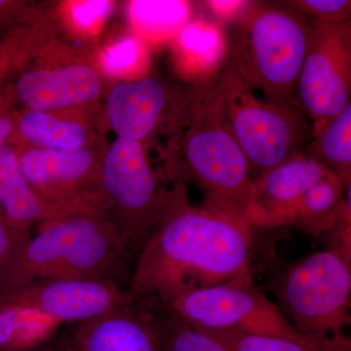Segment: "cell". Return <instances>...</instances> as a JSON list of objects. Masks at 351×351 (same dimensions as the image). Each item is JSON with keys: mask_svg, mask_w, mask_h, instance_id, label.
I'll return each mask as SVG.
<instances>
[{"mask_svg": "<svg viewBox=\"0 0 351 351\" xmlns=\"http://www.w3.org/2000/svg\"><path fill=\"white\" fill-rule=\"evenodd\" d=\"M329 171L304 154L292 157L252 182L245 221L249 226L274 228L294 223L300 203Z\"/></svg>", "mask_w": 351, "mask_h": 351, "instance_id": "8fae6325", "label": "cell"}, {"mask_svg": "<svg viewBox=\"0 0 351 351\" xmlns=\"http://www.w3.org/2000/svg\"><path fill=\"white\" fill-rule=\"evenodd\" d=\"M351 23L313 25L298 82L295 106L316 131L350 104Z\"/></svg>", "mask_w": 351, "mask_h": 351, "instance_id": "9c48e42d", "label": "cell"}, {"mask_svg": "<svg viewBox=\"0 0 351 351\" xmlns=\"http://www.w3.org/2000/svg\"><path fill=\"white\" fill-rule=\"evenodd\" d=\"M210 5L213 7L214 11L221 15L241 12L245 6V2L241 1H213L210 2Z\"/></svg>", "mask_w": 351, "mask_h": 351, "instance_id": "83f0119b", "label": "cell"}, {"mask_svg": "<svg viewBox=\"0 0 351 351\" xmlns=\"http://www.w3.org/2000/svg\"><path fill=\"white\" fill-rule=\"evenodd\" d=\"M306 156L317 161L346 186L351 179V104L313 132Z\"/></svg>", "mask_w": 351, "mask_h": 351, "instance_id": "ac0fdd59", "label": "cell"}, {"mask_svg": "<svg viewBox=\"0 0 351 351\" xmlns=\"http://www.w3.org/2000/svg\"><path fill=\"white\" fill-rule=\"evenodd\" d=\"M167 101V91L154 78L120 83L108 96V119L120 138L140 142L156 127Z\"/></svg>", "mask_w": 351, "mask_h": 351, "instance_id": "5bb4252c", "label": "cell"}, {"mask_svg": "<svg viewBox=\"0 0 351 351\" xmlns=\"http://www.w3.org/2000/svg\"><path fill=\"white\" fill-rule=\"evenodd\" d=\"M108 1H84L76 4L73 9V17L82 27H91L100 22L110 10Z\"/></svg>", "mask_w": 351, "mask_h": 351, "instance_id": "4316f807", "label": "cell"}, {"mask_svg": "<svg viewBox=\"0 0 351 351\" xmlns=\"http://www.w3.org/2000/svg\"><path fill=\"white\" fill-rule=\"evenodd\" d=\"M313 25L281 4L245 6L226 43L228 68L270 101L295 106L298 82Z\"/></svg>", "mask_w": 351, "mask_h": 351, "instance_id": "3957f363", "label": "cell"}, {"mask_svg": "<svg viewBox=\"0 0 351 351\" xmlns=\"http://www.w3.org/2000/svg\"><path fill=\"white\" fill-rule=\"evenodd\" d=\"M11 131V123L9 120L0 119V145L3 142L4 138L7 137Z\"/></svg>", "mask_w": 351, "mask_h": 351, "instance_id": "f1b7e54d", "label": "cell"}, {"mask_svg": "<svg viewBox=\"0 0 351 351\" xmlns=\"http://www.w3.org/2000/svg\"><path fill=\"white\" fill-rule=\"evenodd\" d=\"M160 304L191 326L204 331L276 337L313 345L279 306L254 285L252 276L189 291Z\"/></svg>", "mask_w": 351, "mask_h": 351, "instance_id": "52a82bcc", "label": "cell"}, {"mask_svg": "<svg viewBox=\"0 0 351 351\" xmlns=\"http://www.w3.org/2000/svg\"><path fill=\"white\" fill-rule=\"evenodd\" d=\"M62 327L49 316L15 304L0 293V351H38Z\"/></svg>", "mask_w": 351, "mask_h": 351, "instance_id": "2e32d148", "label": "cell"}, {"mask_svg": "<svg viewBox=\"0 0 351 351\" xmlns=\"http://www.w3.org/2000/svg\"><path fill=\"white\" fill-rule=\"evenodd\" d=\"M38 351H66V348L63 346L59 345L56 346H47V348H41Z\"/></svg>", "mask_w": 351, "mask_h": 351, "instance_id": "f546056e", "label": "cell"}, {"mask_svg": "<svg viewBox=\"0 0 351 351\" xmlns=\"http://www.w3.org/2000/svg\"><path fill=\"white\" fill-rule=\"evenodd\" d=\"M31 237L29 228L0 216V269L17 255Z\"/></svg>", "mask_w": 351, "mask_h": 351, "instance_id": "484cf974", "label": "cell"}, {"mask_svg": "<svg viewBox=\"0 0 351 351\" xmlns=\"http://www.w3.org/2000/svg\"><path fill=\"white\" fill-rule=\"evenodd\" d=\"M129 16L136 29L149 36H162L181 32L189 23L191 7L184 1H133Z\"/></svg>", "mask_w": 351, "mask_h": 351, "instance_id": "7402d4cb", "label": "cell"}, {"mask_svg": "<svg viewBox=\"0 0 351 351\" xmlns=\"http://www.w3.org/2000/svg\"><path fill=\"white\" fill-rule=\"evenodd\" d=\"M18 95L34 112L84 103L100 93L98 73L84 66L25 73L18 82Z\"/></svg>", "mask_w": 351, "mask_h": 351, "instance_id": "4fadbf2b", "label": "cell"}, {"mask_svg": "<svg viewBox=\"0 0 351 351\" xmlns=\"http://www.w3.org/2000/svg\"><path fill=\"white\" fill-rule=\"evenodd\" d=\"M103 214H76L45 221L0 269V290L41 280L96 279L122 285L133 265L121 233ZM123 286V285H122Z\"/></svg>", "mask_w": 351, "mask_h": 351, "instance_id": "7a4b0ae2", "label": "cell"}, {"mask_svg": "<svg viewBox=\"0 0 351 351\" xmlns=\"http://www.w3.org/2000/svg\"><path fill=\"white\" fill-rule=\"evenodd\" d=\"M179 43L189 69L205 76L213 71L226 55V41L218 27L197 21L180 32Z\"/></svg>", "mask_w": 351, "mask_h": 351, "instance_id": "ffe728a7", "label": "cell"}, {"mask_svg": "<svg viewBox=\"0 0 351 351\" xmlns=\"http://www.w3.org/2000/svg\"><path fill=\"white\" fill-rule=\"evenodd\" d=\"M0 205L7 219L25 228L36 221L43 223L75 215L41 197L25 179L13 152L7 149H0Z\"/></svg>", "mask_w": 351, "mask_h": 351, "instance_id": "9a60e30c", "label": "cell"}, {"mask_svg": "<svg viewBox=\"0 0 351 351\" xmlns=\"http://www.w3.org/2000/svg\"><path fill=\"white\" fill-rule=\"evenodd\" d=\"M25 137L43 149L76 151L86 140L84 128L73 122L63 121L43 112L27 113L21 121Z\"/></svg>", "mask_w": 351, "mask_h": 351, "instance_id": "44dd1931", "label": "cell"}, {"mask_svg": "<svg viewBox=\"0 0 351 351\" xmlns=\"http://www.w3.org/2000/svg\"><path fill=\"white\" fill-rule=\"evenodd\" d=\"M284 3L311 25L338 24L350 21V0H295Z\"/></svg>", "mask_w": 351, "mask_h": 351, "instance_id": "cb8c5ba5", "label": "cell"}, {"mask_svg": "<svg viewBox=\"0 0 351 351\" xmlns=\"http://www.w3.org/2000/svg\"><path fill=\"white\" fill-rule=\"evenodd\" d=\"M204 332L218 339L230 351H319L311 343L293 339L237 332Z\"/></svg>", "mask_w": 351, "mask_h": 351, "instance_id": "603a6c76", "label": "cell"}, {"mask_svg": "<svg viewBox=\"0 0 351 351\" xmlns=\"http://www.w3.org/2000/svg\"><path fill=\"white\" fill-rule=\"evenodd\" d=\"M348 186L337 176L329 173L306 191L293 223L313 235L330 232L348 208L343 200V191Z\"/></svg>", "mask_w": 351, "mask_h": 351, "instance_id": "e0dca14e", "label": "cell"}, {"mask_svg": "<svg viewBox=\"0 0 351 351\" xmlns=\"http://www.w3.org/2000/svg\"><path fill=\"white\" fill-rule=\"evenodd\" d=\"M66 351H161L147 309L137 298L93 319L69 325Z\"/></svg>", "mask_w": 351, "mask_h": 351, "instance_id": "7c38bea8", "label": "cell"}, {"mask_svg": "<svg viewBox=\"0 0 351 351\" xmlns=\"http://www.w3.org/2000/svg\"><path fill=\"white\" fill-rule=\"evenodd\" d=\"M233 137L252 170L265 174L298 154L313 136L301 110L276 101H263L250 86L226 66L212 80Z\"/></svg>", "mask_w": 351, "mask_h": 351, "instance_id": "8992f818", "label": "cell"}, {"mask_svg": "<svg viewBox=\"0 0 351 351\" xmlns=\"http://www.w3.org/2000/svg\"><path fill=\"white\" fill-rule=\"evenodd\" d=\"M281 311L319 351H350V250L332 246L293 265L279 278Z\"/></svg>", "mask_w": 351, "mask_h": 351, "instance_id": "5b68a950", "label": "cell"}, {"mask_svg": "<svg viewBox=\"0 0 351 351\" xmlns=\"http://www.w3.org/2000/svg\"><path fill=\"white\" fill-rule=\"evenodd\" d=\"M3 3V1H1V0H0V4H2Z\"/></svg>", "mask_w": 351, "mask_h": 351, "instance_id": "4dcf8cb0", "label": "cell"}, {"mask_svg": "<svg viewBox=\"0 0 351 351\" xmlns=\"http://www.w3.org/2000/svg\"><path fill=\"white\" fill-rule=\"evenodd\" d=\"M0 293L11 302L49 316L63 326L93 319L133 298L124 286L96 279L36 281Z\"/></svg>", "mask_w": 351, "mask_h": 351, "instance_id": "30bf717a", "label": "cell"}, {"mask_svg": "<svg viewBox=\"0 0 351 351\" xmlns=\"http://www.w3.org/2000/svg\"><path fill=\"white\" fill-rule=\"evenodd\" d=\"M188 121L182 154L188 172L204 193L206 206L246 223L253 173L228 127L212 80L198 84L189 97Z\"/></svg>", "mask_w": 351, "mask_h": 351, "instance_id": "277c9868", "label": "cell"}, {"mask_svg": "<svg viewBox=\"0 0 351 351\" xmlns=\"http://www.w3.org/2000/svg\"><path fill=\"white\" fill-rule=\"evenodd\" d=\"M100 182L105 195L119 210L114 226L135 260L171 203L161 202L141 143L117 138L106 156Z\"/></svg>", "mask_w": 351, "mask_h": 351, "instance_id": "ba28073f", "label": "cell"}, {"mask_svg": "<svg viewBox=\"0 0 351 351\" xmlns=\"http://www.w3.org/2000/svg\"><path fill=\"white\" fill-rule=\"evenodd\" d=\"M138 300L151 317L161 351H230L211 335L178 317L160 302Z\"/></svg>", "mask_w": 351, "mask_h": 351, "instance_id": "d6986e66", "label": "cell"}, {"mask_svg": "<svg viewBox=\"0 0 351 351\" xmlns=\"http://www.w3.org/2000/svg\"><path fill=\"white\" fill-rule=\"evenodd\" d=\"M142 56V47L137 39H123L106 51L103 64L106 71L113 75L127 71L137 64Z\"/></svg>", "mask_w": 351, "mask_h": 351, "instance_id": "d4e9b609", "label": "cell"}, {"mask_svg": "<svg viewBox=\"0 0 351 351\" xmlns=\"http://www.w3.org/2000/svg\"><path fill=\"white\" fill-rule=\"evenodd\" d=\"M251 239L241 219L175 198L138 250L127 290L137 299L166 302L252 276Z\"/></svg>", "mask_w": 351, "mask_h": 351, "instance_id": "6da1fadb", "label": "cell"}]
</instances>
